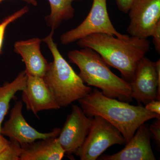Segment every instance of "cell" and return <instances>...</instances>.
Instances as JSON below:
<instances>
[{"label": "cell", "mask_w": 160, "mask_h": 160, "mask_svg": "<svg viewBox=\"0 0 160 160\" xmlns=\"http://www.w3.org/2000/svg\"><path fill=\"white\" fill-rule=\"evenodd\" d=\"M22 92V100L26 109L35 115L43 110L61 108L43 78L27 75L26 87Z\"/></svg>", "instance_id": "obj_11"}, {"label": "cell", "mask_w": 160, "mask_h": 160, "mask_svg": "<svg viewBox=\"0 0 160 160\" xmlns=\"http://www.w3.org/2000/svg\"><path fill=\"white\" fill-rule=\"evenodd\" d=\"M149 128L145 123L138 128L133 136L122 150L112 155H103L102 160H155L152 149Z\"/></svg>", "instance_id": "obj_12"}, {"label": "cell", "mask_w": 160, "mask_h": 160, "mask_svg": "<svg viewBox=\"0 0 160 160\" xmlns=\"http://www.w3.org/2000/svg\"><path fill=\"white\" fill-rule=\"evenodd\" d=\"M71 63L79 69V76L88 86L102 90L106 97L118 99L123 102L132 99L130 84L114 74L102 57L93 49L84 48L68 52Z\"/></svg>", "instance_id": "obj_3"}, {"label": "cell", "mask_w": 160, "mask_h": 160, "mask_svg": "<svg viewBox=\"0 0 160 160\" xmlns=\"http://www.w3.org/2000/svg\"><path fill=\"white\" fill-rule=\"evenodd\" d=\"M54 31L52 30L42 40L53 57V61L49 63L43 78L61 108L67 107L86 96L92 89L85 85L60 53L57 45L53 41Z\"/></svg>", "instance_id": "obj_4"}, {"label": "cell", "mask_w": 160, "mask_h": 160, "mask_svg": "<svg viewBox=\"0 0 160 160\" xmlns=\"http://www.w3.org/2000/svg\"><path fill=\"white\" fill-rule=\"evenodd\" d=\"M21 147L19 160H61L66 153L57 137L38 140Z\"/></svg>", "instance_id": "obj_14"}, {"label": "cell", "mask_w": 160, "mask_h": 160, "mask_svg": "<svg viewBox=\"0 0 160 160\" xmlns=\"http://www.w3.org/2000/svg\"><path fill=\"white\" fill-rule=\"evenodd\" d=\"M50 7V14L46 17L47 25L54 31L63 21L71 19L74 16L75 9L72 2L80 0H48Z\"/></svg>", "instance_id": "obj_16"}, {"label": "cell", "mask_w": 160, "mask_h": 160, "mask_svg": "<svg viewBox=\"0 0 160 160\" xmlns=\"http://www.w3.org/2000/svg\"><path fill=\"white\" fill-rule=\"evenodd\" d=\"M151 135L159 146L160 145V118L156 120L149 127Z\"/></svg>", "instance_id": "obj_19"}, {"label": "cell", "mask_w": 160, "mask_h": 160, "mask_svg": "<svg viewBox=\"0 0 160 160\" xmlns=\"http://www.w3.org/2000/svg\"><path fill=\"white\" fill-rule=\"evenodd\" d=\"M27 75L25 70L20 72L12 82H6L0 86V133L3 120L9 110L10 102L18 91L26 87Z\"/></svg>", "instance_id": "obj_15"}, {"label": "cell", "mask_w": 160, "mask_h": 160, "mask_svg": "<svg viewBox=\"0 0 160 160\" xmlns=\"http://www.w3.org/2000/svg\"><path fill=\"white\" fill-rule=\"evenodd\" d=\"M132 96L138 102L146 104L160 99V81L158 79L155 62L144 57L138 63L130 83Z\"/></svg>", "instance_id": "obj_10"}, {"label": "cell", "mask_w": 160, "mask_h": 160, "mask_svg": "<svg viewBox=\"0 0 160 160\" xmlns=\"http://www.w3.org/2000/svg\"><path fill=\"white\" fill-rule=\"evenodd\" d=\"M125 144V139L116 128L103 118L94 116L85 142L75 154L81 160H96L111 146Z\"/></svg>", "instance_id": "obj_6"}, {"label": "cell", "mask_w": 160, "mask_h": 160, "mask_svg": "<svg viewBox=\"0 0 160 160\" xmlns=\"http://www.w3.org/2000/svg\"><path fill=\"white\" fill-rule=\"evenodd\" d=\"M9 141V146L0 154V160H19L22 151L21 145L16 141Z\"/></svg>", "instance_id": "obj_18"}, {"label": "cell", "mask_w": 160, "mask_h": 160, "mask_svg": "<svg viewBox=\"0 0 160 160\" xmlns=\"http://www.w3.org/2000/svg\"><path fill=\"white\" fill-rule=\"evenodd\" d=\"M77 45L96 52L108 66L118 70L125 80L130 83L138 63L149 51L150 43L147 38L129 37L127 39L122 40L100 33L78 40Z\"/></svg>", "instance_id": "obj_2"}, {"label": "cell", "mask_w": 160, "mask_h": 160, "mask_svg": "<svg viewBox=\"0 0 160 160\" xmlns=\"http://www.w3.org/2000/svg\"><path fill=\"white\" fill-rule=\"evenodd\" d=\"M42 41L34 38L15 43L14 51L22 58L27 75L43 78L48 69L49 63L41 51Z\"/></svg>", "instance_id": "obj_13"}, {"label": "cell", "mask_w": 160, "mask_h": 160, "mask_svg": "<svg viewBox=\"0 0 160 160\" xmlns=\"http://www.w3.org/2000/svg\"><path fill=\"white\" fill-rule=\"evenodd\" d=\"M9 142L10 141L6 139V138L3 137L2 135L0 133V154L9 146Z\"/></svg>", "instance_id": "obj_23"}, {"label": "cell", "mask_w": 160, "mask_h": 160, "mask_svg": "<svg viewBox=\"0 0 160 160\" xmlns=\"http://www.w3.org/2000/svg\"><path fill=\"white\" fill-rule=\"evenodd\" d=\"M105 33L114 36L122 40L129 36L121 34L117 31L109 18L106 0H93L89 14L82 22L74 29L61 35L60 42L67 45L95 33Z\"/></svg>", "instance_id": "obj_5"}, {"label": "cell", "mask_w": 160, "mask_h": 160, "mask_svg": "<svg viewBox=\"0 0 160 160\" xmlns=\"http://www.w3.org/2000/svg\"><path fill=\"white\" fill-rule=\"evenodd\" d=\"M151 37L153 38V43L156 50L160 53V22L156 27Z\"/></svg>", "instance_id": "obj_21"}, {"label": "cell", "mask_w": 160, "mask_h": 160, "mask_svg": "<svg viewBox=\"0 0 160 160\" xmlns=\"http://www.w3.org/2000/svg\"><path fill=\"white\" fill-rule=\"evenodd\" d=\"M78 101L87 116L105 119L120 132L126 143L141 125L152 119L160 118V115L148 111L145 107L108 97L97 89Z\"/></svg>", "instance_id": "obj_1"}, {"label": "cell", "mask_w": 160, "mask_h": 160, "mask_svg": "<svg viewBox=\"0 0 160 160\" xmlns=\"http://www.w3.org/2000/svg\"><path fill=\"white\" fill-rule=\"evenodd\" d=\"M29 7L27 6H25L22 9L14 12L12 14L5 18L0 23V54L2 53V49L5 37V32L7 26L9 24L16 21L20 18L22 17L24 15L26 14L29 11Z\"/></svg>", "instance_id": "obj_17"}, {"label": "cell", "mask_w": 160, "mask_h": 160, "mask_svg": "<svg viewBox=\"0 0 160 160\" xmlns=\"http://www.w3.org/2000/svg\"><path fill=\"white\" fill-rule=\"evenodd\" d=\"M4 1H6V0H0V3H2ZM22 1L26 2L28 4H31L33 6H37L38 5V2L36 0H22Z\"/></svg>", "instance_id": "obj_24"}, {"label": "cell", "mask_w": 160, "mask_h": 160, "mask_svg": "<svg viewBox=\"0 0 160 160\" xmlns=\"http://www.w3.org/2000/svg\"><path fill=\"white\" fill-rule=\"evenodd\" d=\"M145 108L148 111L160 115V101L159 100H153L149 102L146 104Z\"/></svg>", "instance_id": "obj_22"}, {"label": "cell", "mask_w": 160, "mask_h": 160, "mask_svg": "<svg viewBox=\"0 0 160 160\" xmlns=\"http://www.w3.org/2000/svg\"><path fill=\"white\" fill-rule=\"evenodd\" d=\"M128 12L127 32L132 37L147 38L160 22V0H135Z\"/></svg>", "instance_id": "obj_7"}, {"label": "cell", "mask_w": 160, "mask_h": 160, "mask_svg": "<svg viewBox=\"0 0 160 160\" xmlns=\"http://www.w3.org/2000/svg\"><path fill=\"white\" fill-rule=\"evenodd\" d=\"M92 118L87 116L81 107L72 106V111L57 137L66 153H75L85 142L91 127Z\"/></svg>", "instance_id": "obj_9"}, {"label": "cell", "mask_w": 160, "mask_h": 160, "mask_svg": "<svg viewBox=\"0 0 160 160\" xmlns=\"http://www.w3.org/2000/svg\"><path fill=\"white\" fill-rule=\"evenodd\" d=\"M118 8L124 13H128L130 7L135 0H115Z\"/></svg>", "instance_id": "obj_20"}, {"label": "cell", "mask_w": 160, "mask_h": 160, "mask_svg": "<svg viewBox=\"0 0 160 160\" xmlns=\"http://www.w3.org/2000/svg\"><path fill=\"white\" fill-rule=\"evenodd\" d=\"M21 101L16 102L10 111L9 118L1 128V133L12 141L18 142L21 146L43 139L58 137L61 129L55 128L47 133L39 132L26 122L22 113Z\"/></svg>", "instance_id": "obj_8"}]
</instances>
